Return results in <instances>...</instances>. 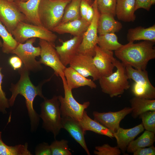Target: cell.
I'll return each instance as SVG.
<instances>
[{
    "label": "cell",
    "instance_id": "obj_44",
    "mask_svg": "<svg viewBox=\"0 0 155 155\" xmlns=\"http://www.w3.org/2000/svg\"><path fill=\"white\" fill-rule=\"evenodd\" d=\"M2 43L1 42V40H0V46L2 47Z\"/></svg>",
    "mask_w": 155,
    "mask_h": 155
},
{
    "label": "cell",
    "instance_id": "obj_28",
    "mask_svg": "<svg viewBox=\"0 0 155 155\" xmlns=\"http://www.w3.org/2000/svg\"><path fill=\"white\" fill-rule=\"evenodd\" d=\"M0 132V155H31L28 149L27 143L24 144H18L14 146H8L5 144L1 139Z\"/></svg>",
    "mask_w": 155,
    "mask_h": 155
},
{
    "label": "cell",
    "instance_id": "obj_25",
    "mask_svg": "<svg viewBox=\"0 0 155 155\" xmlns=\"http://www.w3.org/2000/svg\"><path fill=\"white\" fill-rule=\"evenodd\" d=\"M132 117L136 119L142 113L148 111H155V100L149 99L134 96L129 100Z\"/></svg>",
    "mask_w": 155,
    "mask_h": 155
},
{
    "label": "cell",
    "instance_id": "obj_10",
    "mask_svg": "<svg viewBox=\"0 0 155 155\" xmlns=\"http://www.w3.org/2000/svg\"><path fill=\"white\" fill-rule=\"evenodd\" d=\"M96 0L92 4L94 16L86 31L83 34L78 53L92 54L94 55V48L97 45L98 34V22L100 13L98 7Z\"/></svg>",
    "mask_w": 155,
    "mask_h": 155
},
{
    "label": "cell",
    "instance_id": "obj_9",
    "mask_svg": "<svg viewBox=\"0 0 155 155\" xmlns=\"http://www.w3.org/2000/svg\"><path fill=\"white\" fill-rule=\"evenodd\" d=\"M39 44L41 49L40 63L53 69L57 76L61 78L65 77L64 72L66 67L61 61L54 44L40 39Z\"/></svg>",
    "mask_w": 155,
    "mask_h": 155
},
{
    "label": "cell",
    "instance_id": "obj_2",
    "mask_svg": "<svg viewBox=\"0 0 155 155\" xmlns=\"http://www.w3.org/2000/svg\"><path fill=\"white\" fill-rule=\"evenodd\" d=\"M154 43L148 40L135 43L128 42L115 51V55L125 67L145 70L149 61L155 58Z\"/></svg>",
    "mask_w": 155,
    "mask_h": 155
},
{
    "label": "cell",
    "instance_id": "obj_20",
    "mask_svg": "<svg viewBox=\"0 0 155 155\" xmlns=\"http://www.w3.org/2000/svg\"><path fill=\"white\" fill-rule=\"evenodd\" d=\"M64 73L67 86L72 90L85 86L92 89L97 87L96 85L93 80L84 77L70 66L66 67Z\"/></svg>",
    "mask_w": 155,
    "mask_h": 155
},
{
    "label": "cell",
    "instance_id": "obj_37",
    "mask_svg": "<svg viewBox=\"0 0 155 155\" xmlns=\"http://www.w3.org/2000/svg\"><path fill=\"white\" fill-rule=\"evenodd\" d=\"M133 155H155V148L153 145L139 148L133 153Z\"/></svg>",
    "mask_w": 155,
    "mask_h": 155
},
{
    "label": "cell",
    "instance_id": "obj_5",
    "mask_svg": "<svg viewBox=\"0 0 155 155\" xmlns=\"http://www.w3.org/2000/svg\"><path fill=\"white\" fill-rule=\"evenodd\" d=\"M71 0H41L38 9L42 26L52 31L61 22L65 9Z\"/></svg>",
    "mask_w": 155,
    "mask_h": 155
},
{
    "label": "cell",
    "instance_id": "obj_29",
    "mask_svg": "<svg viewBox=\"0 0 155 155\" xmlns=\"http://www.w3.org/2000/svg\"><path fill=\"white\" fill-rule=\"evenodd\" d=\"M81 0H71L66 7L60 23H64L81 17L80 6Z\"/></svg>",
    "mask_w": 155,
    "mask_h": 155
},
{
    "label": "cell",
    "instance_id": "obj_43",
    "mask_svg": "<svg viewBox=\"0 0 155 155\" xmlns=\"http://www.w3.org/2000/svg\"><path fill=\"white\" fill-rule=\"evenodd\" d=\"M28 0H14V1H20L25 2L27 1Z\"/></svg>",
    "mask_w": 155,
    "mask_h": 155
},
{
    "label": "cell",
    "instance_id": "obj_22",
    "mask_svg": "<svg viewBox=\"0 0 155 155\" xmlns=\"http://www.w3.org/2000/svg\"><path fill=\"white\" fill-rule=\"evenodd\" d=\"M135 0H117L116 16L120 20L125 22L135 19Z\"/></svg>",
    "mask_w": 155,
    "mask_h": 155
},
{
    "label": "cell",
    "instance_id": "obj_46",
    "mask_svg": "<svg viewBox=\"0 0 155 155\" xmlns=\"http://www.w3.org/2000/svg\"><path fill=\"white\" fill-rule=\"evenodd\" d=\"M7 0L10 2H13L14 1V0Z\"/></svg>",
    "mask_w": 155,
    "mask_h": 155
},
{
    "label": "cell",
    "instance_id": "obj_13",
    "mask_svg": "<svg viewBox=\"0 0 155 155\" xmlns=\"http://www.w3.org/2000/svg\"><path fill=\"white\" fill-rule=\"evenodd\" d=\"M131 107H125L116 112H93L94 119L98 122L112 132L113 133L120 127L121 121L127 115L131 113Z\"/></svg>",
    "mask_w": 155,
    "mask_h": 155
},
{
    "label": "cell",
    "instance_id": "obj_17",
    "mask_svg": "<svg viewBox=\"0 0 155 155\" xmlns=\"http://www.w3.org/2000/svg\"><path fill=\"white\" fill-rule=\"evenodd\" d=\"M142 123L129 129L120 127L113 133L114 137L117 140V146L124 154L129 144L140 133L144 130Z\"/></svg>",
    "mask_w": 155,
    "mask_h": 155
},
{
    "label": "cell",
    "instance_id": "obj_38",
    "mask_svg": "<svg viewBox=\"0 0 155 155\" xmlns=\"http://www.w3.org/2000/svg\"><path fill=\"white\" fill-rule=\"evenodd\" d=\"M92 0H81L80 6V11L81 18L85 20L87 11L89 6L92 4Z\"/></svg>",
    "mask_w": 155,
    "mask_h": 155
},
{
    "label": "cell",
    "instance_id": "obj_1",
    "mask_svg": "<svg viewBox=\"0 0 155 155\" xmlns=\"http://www.w3.org/2000/svg\"><path fill=\"white\" fill-rule=\"evenodd\" d=\"M29 71L24 66L20 68V79L16 84L11 85L10 90L12 94L8 101L9 106H12L19 94L24 97L30 121L31 131L34 132L38 127L40 117L39 115L34 109V101L37 96L43 99L45 98L42 93V86L45 82L50 80L51 77L44 81L41 85L36 86L30 81Z\"/></svg>",
    "mask_w": 155,
    "mask_h": 155
},
{
    "label": "cell",
    "instance_id": "obj_7",
    "mask_svg": "<svg viewBox=\"0 0 155 155\" xmlns=\"http://www.w3.org/2000/svg\"><path fill=\"white\" fill-rule=\"evenodd\" d=\"M64 91V96H58L60 103L61 117H70L78 121L82 119L85 110L90 105L89 101L83 104L78 102L74 98L72 90L68 87L65 77L61 78Z\"/></svg>",
    "mask_w": 155,
    "mask_h": 155
},
{
    "label": "cell",
    "instance_id": "obj_16",
    "mask_svg": "<svg viewBox=\"0 0 155 155\" xmlns=\"http://www.w3.org/2000/svg\"><path fill=\"white\" fill-rule=\"evenodd\" d=\"M62 129L66 130L83 148L88 155L90 154L85 140L86 133L79 121L70 117H61Z\"/></svg>",
    "mask_w": 155,
    "mask_h": 155
},
{
    "label": "cell",
    "instance_id": "obj_45",
    "mask_svg": "<svg viewBox=\"0 0 155 155\" xmlns=\"http://www.w3.org/2000/svg\"><path fill=\"white\" fill-rule=\"evenodd\" d=\"M96 1L97 2V3H98L101 1V0H96Z\"/></svg>",
    "mask_w": 155,
    "mask_h": 155
},
{
    "label": "cell",
    "instance_id": "obj_12",
    "mask_svg": "<svg viewBox=\"0 0 155 155\" xmlns=\"http://www.w3.org/2000/svg\"><path fill=\"white\" fill-rule=\"evenodd\" d=\"M94 56L78 53L71 61L70 67L86 78L91 76L93 81L98 80L101 76L94 64Z\"/></svg>",
    "mask_w": 155,
    "mask_h": 155
},
{
    "label": "cell",
    "instance_id": "obj_3",
    "mask_svg": "<svg viewBox=\"0 0 155 155\" xmlns=\"http://www.w3.org/2000/svg\"><path fill=\"white\" fill-rule=\"evenodd\" d=\"M115 63L116 71L108 76H101L98 80L102 91L111 98L123 94L130 86L125 66L116 59Z\"/></svg>",
    "mask_w": 155,
    "mask_h": 155
},
{
    "label": "cell",
    "instance_id": "obj_14",
    "mask_svg": "<svg viewBox=\"0 0 155 155\" xmlns=\"http://www.w3.org/2000/svg\"><path fill=\"white\" fill-rule=\"evenodd\" d=\"M94 64L100 76H108L113 73L115 61L113 51L103 49L97 45L95 47Z\"/></svg>",
    "mask_w": 155,
    "mask_h": 155
},
{
    "label": "cell",
    "instance_id": "obj_42",
    "mask_svg": "<svg viewBox=\"0 0 155 155\" xmlns=\"http://www.w3.org/2000/svg\"><path fill=\"white\" fill-rule=\"evenodd\" d=\"M150 1L151 4L152 5L155 4V0H151Z\"/></svg>",
    "mask_w": 155,
    "mask_h": 155
},
{
    "label": "cell",
    "instance_id": "obj_26",
    "mask_svg": "<svg viewBox=\"0 0 155 155\" xmlns=\"http://www.w3.org/2000/svg\"><path fill=\"white\" fill-rule=\"evenodd\" d=\"M155 133L146 130L137 139L130 142L127 149V152L133 153L139 148L153 145L155 142Z\"/></svg>",
    "mask_w": 155,
    "mask_h": 155
},
{
    "label": "cell",
    "instance_id": "obj_18",
    "mask_svg": "<svg viewBox=\"0 0 155 155\" xmlns=\"http://www.w3.org/2000/svg\"><path fill=\"white\" fill-rule=\"evenodd\" d=\"M90 24L81 17L73 21L60 23L52 31L60 34L68 33L74 36H82Z\"/></svg>",
    "mask_w": 155,
    "mask_h": 155
},
{
    "label": "cell",
    "instance_id": "obj_40",
    "mask_svg": "<svg viewBox=\"0 0 155 155\" xmlns=\"http://www.w3.org/2000/svg\"><path fill=\"white\" fill-rule=\"evenodd\" d=\"M10 64L14 70L21 68L22 62L18 57L13 56L11 57L9 60Z\"/></svg>",
    "mask_w": 155,
    "mask_h": 155
},
{
    "label": "cell",
    "instance_id": "obj_19",
    "mask_svg": "<svg viewBox=\"0 0 155 155\" xmlns=\"http://www.w3.org/2000/svg\"><path fill=\"white\" fill-rule=\"evenodd\" d=\"M41 0H28L25 2L14 1L18 8L25 16L26 22L42 26L39 18L38 9Z\"/></svg>",
    "mask_w": 155,
    "mask_h": 155
},
{
    "label": "cell",
    "instance_id": "obj_34",
    "mask_svg": "<svg viewBox=\"0 0 155 155\" xmlns=\"http://www.w3.org/2000/svg\"><path fill=\"white\" fill-rule=\"evenodd\" d=\"M121 151L117 146L112 147L107 144L96 146L94 154L96 155H120Z\"/></svg>",
    "mask_w": 155,
    "mask_h": 155
},
{
    "label": "cell",
    "instance_id": "obj_30",
    "mask_svg": "<svg viewBox=\"0 0 155 155\" xmlns=\"http://www.w3.org/2000/svg\"><path fill=\"white\" fill-rule=\"evenodd\" d=\"M0 36L3 41L2 46L3 52L6 54L11 53L16 47L18 43L0 22Z\"/></svg>",
    "mask_w": 155,
    "mask_h": 155
},
{
    "label": "cell",
    "instance_id": "obj_4",
    "mask_svg": "<svg viewBox=\"0 0 155 155\" xmlns=\"http://www.w3.org/2000/svg\"><path fill=\"white\" fill-rule=\"evenodd\" d=\"M44 100L40 104L39 115L42 121V127L52 133L55 139L62 129L60 103L58 96L50 99L45 98Z\"/></svg>",
    "mask_w": 155,
    "mask_h": 155
},
{
    "label": "cell",
    "instance_id": "obj_21",
    "mask_svg": "<svg viewBox=\"0 0 155 155\" xmlns=\"http://www.w3.org/2000/svg\"><path fill=\"white\" fill-rule=\"evenodd\" d=\"M122 28V24L116 20L114 16L108 13H100L97 26L99 35L118 32Z\"/></svg>",
    "mask_w": 155,
    "mask_h": 155
},
{
    "label": "cell",
    "instance_id": "obj_31",
    "mask_svg": "<svg viewBox=\"0 0 155 155\" xmlns=\"http://www.w3.org/2000/svg\"><path fill=\"white\" fill-rule=\"evenodd\" d=\"M67 140L62 139L55 140L50 145L52 155H71Z\"/></svg>",
    "mask_w": 155,
    "mask_h": 155
},
{
    "label": "cell",
    "instance_id": "obj_8",
    "mask_svg": "<svg viewBox=\"0 0 155 155\" xmlns=\"http://www.w3.org/2000/svg\"><path fill=\"white\" fill-rule=\"evenodd\" d=\"M36 39V38H32L27 40L25 43H18L11 53L16 54L21 59L24 66L29 71H38L42 68L40 61L36 59V57L40 55L41 52L40 46L36 47L33 45Z\"/></svg>",
    "mask_w": 155,
    "mask_h": 155
},
{
    "label": "cell",
    "instance_id": "obj_23",
    "mask_svg": "<svg viewBox=\"0 0 155 155\" xmlns=\"http://www.w3.org/2000/svg\"><path fill=\"white\" fill-rule=\"evenodd\" d=\"M127 38L128 42L143 40L155 42V25L147 28L140 26L130 28Z\"/></svg>",
    "mask_w": 155,
    "mask_h": 155
},
{
    "label": "cell",
    "instance_id": "obj_11",
    "mask_svg": "<svg viewBox=\"0 0 155 155\" xmlns=\"http://www.w3.org/2000/svg\"><path fill=\"white\" fill-rule=\"evenodd\" d=\"M0 22L11 34L19 23L26 22L24 15L13 2L0 0Z\"/></svg>",
    "mask_w": 155,
    "mask_h": 155
},
{
    "label": "cell",
    "instance_id": "obj_41",
    "mask_svg": "<svg viewBox=\"0 0 155 155\" xmlns=\"http://www.w3.org/2000/svg\"><path fill=\"white\" fill-rule=\"evenodd\" d=\"M92 4L89 6L85 18V20L90 23L94 17V13Z\"/></svg>",
    "mask_w": 155,
    "mask_h": 155
},
{
    "label": "cell",
    "instance_id": "obj_35",
    "mask_svg": "<svg viewBox=\"0 0 155 155\" xmlns=\"http://www.w3.org/2000/svg\"><path fill=\"white\" fill-rule=\"evenodd\" d=\"M1 69L2 68L0 67V112L5 113L7 112L6 109L9 108L10 106L8 100L2 88V80L3 75L1 72Z\"/></svg>",
    "mask_w": 155,
    "mask_h": 155
},
{
    "label": "cell",
    "instance_id": "obj_24",
    "mask_svg": "<svg viewBox=\"0 0 155 155\" xmlns=\"http://www.w3.org/2000/svg\"><path fill=\"white\" fill-rule=\"evenodd\" d=\"M79 122L86 132L88 131H91L111 138L114 137L112 132L98 122L91 118L85 111Z\"/></svg>",
    "mask_w": 155,
    "mask_h": 155
},
{
    "label": "cell",
    "instance_id": "obj_36",
    "mask_svg": "<svg viewBox=\"0 0 155 155\" xmlns=\"http://www.w3.org/2000/svg\"><path fill=\"white\" fill-rule=\"evenodd\" d=\"M36 155H52L50 145L43 142L37 145L35 151Z\"/></svg>",
    "mask_w": 155,
    "mask_h": 155
},
{
    "label": "cell",
    "instance_id": "obj_39",
    "mask_svg": "<svg viewBox=\"0 0 155 155\" xmlns=\"http://www.w3.org/2000/svg\"><path fill=\"white\" fill-rule=\"evenodd\" d=\"M151 0H135V10L140 8L144 9L147 11L150 10L152 5Z\"/></svg>",
    "mask_w": 155,
    "mask_h": 155
},
{
    "label": "cell",
    "instance_id": "obj_32",
    "mask_svg": "<svg viewBox=\"0 0 155 155\" xmlns=\"http://www.w3.org/2000/svg\"><path fill=\"white\" fill-rule=\"evenodd\" d=\"M142 124L146 130L155 133V111H148L140 115Z\"/></svg>",
    "mask_w": 155,
    "mask_h": 155
},
{
    "label": "cell",
    "instance_id": "obj_33",
    "mask_svg": "<svg viewBox=\"0 0 155 155\" xmlns=\"http://www.w3.org/2000/svg\"><path fill=\"white\" fill-rule=\"evenodd\" d=\"M117 0H101L97 3L100 13H106L113 16H116Z\"/></svg>",
    "mask_w": 155,
    "mask_h": 155
},
{
    "label": "cell",
    "instance_id": "obj_6",
    "mask_svg": "<svg viewBox=\"0 0 155 155\" xmlns=\"http://www.w3.org/2000/svg\"><path fill=\"white\" fill-rule=\"evenodd\" d=\"M11 34L18 43H24L32 38H38L54 43L57 38V35L52 31L42 26H37L25 22H20Z\"/></svg>",
    "mask_w": 155,
    "mask_h": 155
},
{
    "label": "cell",
    "instance_id": "obj_15",
    "mask_svg": "<svg viewBox=\"0 0 155 155\" xmlns=\"http://www.w3.org/2000/svg\"><path fill=\"white\" fill-rule=\"evenodd\" d=\"M82 36H74L72 38L63 42L60 46H55L62 63L65 67L78 53Z\"/></svg>",
    "mask_w": 155,
    "mask_h": 155
},
{
    "label": "cell",
    "instance_id": "obj_27",
    "mask_svg": "<svg viewBox=\"0 0 155 155\" xmlns=\"http://www.w3.org/2000/svg\"><path fill=\"white\" fill-rule=\"evenodd\" d=\"M97 45L103 49L115 51L123 44L118 42V37L115 33H111L98 35Z\"/></svg>",
    "mask_w": 155,
    "mask_h": 155
}]
</instances>
